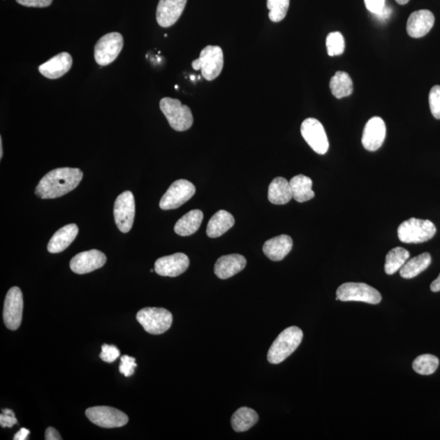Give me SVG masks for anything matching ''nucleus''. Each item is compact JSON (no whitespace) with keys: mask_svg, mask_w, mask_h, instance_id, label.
Segmentation results:
<instances>
[{"mask_svg":"<svg viewBox=\"0 0 440 440\" xmlns=\"http://www.w3.org/2000/svg\"><path fill=\"white\" fill-rule=\"evenodd\" d=\"M365 7L371 13L379 14L386 7V0H364Z\"/></svg>","mask_w":440,"mask_h":440,"instance_id":"obj_38","label":"nucleus"},{"mask_svg":"<svg viewBox=\"0 0 440 440\" xmlns=\"http://www.w3.org/2000/svg\"><path fill=\"white\" fill-rule=\"evenodd\" d=\"M124 37L120 33L105 34L97 41L94 47L96 62L101 66H106L114 62L124 47Z\"/></svg>","mask_w":440,"mask_h":440,"instance_id":"obj_8","label":"nucleus"},{"mask_svg":"<svg viewBox=\"0 0 440 440\" xmlns=\"http://www.w3.org/2000/svg\"><path fill=\"white\" fill-rule=\"evenodd\" d=\"M391 13H393V10H391L389 7L386 6L383 11H381L379 14L375 15V16L376 18H379L380 21L383 22L390 17Z\"/></svg>","mask_w":440,"mask_h":440,"instance_id":"obj_41","label":"nucleus"},{"mask_svg":"<svg viewBox=\"0 0 440 440\" xmlns=\"http://www.w3.org/2000/svg\"><path fill=\"white\" fill-rule=\"evenodd\" d=\"M46 440H61L60 434L58 433L56 429L52 427H48L45 432Z\"/></svg>","mask_w":440,"mask_h":440,"instance_id":"obj_40","label":"nucleus"},{"mask_svg":"<svg viewBox=\"0 0 440 440\" xmlns=\"http://www.w3.org/2000/svg\"><path fill=\"white\" fill-rule=\"evenodd\" d=\"M301 134L308 145L318 154H325L329 149L330 144L328 140L324 126L320 121L316 119H307L301 125Z\"/></svg>","mask_w":440,"mask_h":440,"instance_id":"obj_12","label":"nucleus"},{"mask_svg":"<svg viewBox=\"0 0 440 440\" xmlns=\"http://www.w3.org/2000/svg\"><path fill=\"white\" fill-rule=\"evenodd\" d=\"M293 198L298 203H305L315 197L312 180L306 175H298L290 181Z\"/></svg>","mask_w":440,"mask_h":440,"instance_id":"obj_26","label":"nucleus"},{"mask_svg":"<svg viewBox=\"0 0 440 440\" xmlns=\"http://www.w3.org/2000/svg\"><path fill=\"white\" fill-rule=\"evenodd\" d=\"M247 266V259L242 254H233L220 257L214 265V273L219 279L226 280Z\"/></svg>","mask_w":440,"mask_h":440,"instance_id":"obj_20","label":"nucleus"},{"mask_svg":"<svg viewBox=\"0 0 440 440\" xmlns=\"http://www.w3.org/2000/svg\"><path fill=\"white\" fill-rule=\"evenodd\" d=\"M386 129L385 122L380 117H374L367 122L362 145L368 151L374 152L381 148L386 138Z\"/></svg>","mask_w":440,"mask_h":440,"instance_id":"obj_16","label":"nucleus"},{"mask_svg":"<svg viewBox=\"0 0 440 440\" xmlns=\"http://www.w3.org/2000/svg\"><path fill=\"white\" fill-rule=\"evenodd\" d=\"M292 247V238L288 235L283 234L269 239L264 243L263 251L264 254L271 261H281L291 251Z\"/></svg>","mask_w":440,"mask_h":440,"instance_id":"obj_21","label":"nucleus"},{"mask_svg":"<svg viewBox=\"0 0 440 440\" xmlns=\"http://www.w3.org/2000/svg\"><path fill=\"white\" fill-rule=\"evenodd\" d=\"M189 266V258L183 253L161 257L155 262L154 271L161 277H175L183 274Z\"/></svg>","mask_w":440,"mask_h":440,"instance_id":"obj_15","label":"nucleus"},{"mask_svg":"<svg viewBox=\"0 0 440 440\" xmlns=\"http://www.w3.org/2000/svg\"><path fill=\"white\" fill-rule=\"evenodd\" d=\"M86 416L92 423L103 428L122 427L129 420L127 415L122 411L107 406L87 409Z\"/></svg>","mask_w":440,"mask_h":440,"instance_id":"obj_10","label":"nucleus"},{"mask_svg":"<svg viewBox=\"0 0 440 440\" xmlns=\"http://www.w3.org/2000/svg\"><path fill=\"white\" fill-rule=\"evenodd\" d=\"M3 140H2V137H0V159H3Z\"/></svg>","mask_w":440,"mask_h":440,"instance_id":"obj_44","label":"nucleus"},{"mask_svg":"<svg viewBox=\"0 0 440 440\" xmlns=\"http://www.w3.org/2000/svg\"><path fill=\"white\" fill-rule=\"evenodd\" d=\"M135 214L134 195L130 191H125L117 198L114 207L115 223L122 233L130 231L134 223Z\"/></svg>","mask_w":440,"mask_h":440,"instance_id":"obj_11","label":"nucleus"},{"mask_svg":"<svg viewBox=\"0 0 440 440\" xmlns=\"http://www.w3.org/2000/svg\"><path fill=\"white\" fill-rule=\"evenodd\" d=\"M234 217L226 210H219L215 213L207 225V234L209 237L217 238L233 227Z\"/></svg>","mask_w":440,"mask_h":440,"instance_id":"obj_23","label":"nucleus"},{"mask_svg":"<svg viewBox=\"0 0 440 440\" xmlns=\"http://www.w3.org/2000/svg\"><path fill=\"white\" fill-rule=\"evenodd\" d=\"M17 423V420L13 411L8 409H3L1 415H0V424H1V427L3 428H12L13 425Z\"/></svg>","mask_w":440,"mask_h":440,"instance_id":"obj_37","label":"nucleus"},{"mask_svg":"<svg viewBox=\"0 0 440 440\" xmlns=\"http://www.w3.org/2000/svg\"><path fill=\"white\" fill-rule=\"evenodd\" d=\"M83 177L78 168H63L52 170L43 176L36 186V194L42 199H53L71 192Z\"/></svg>","mask_w":440,"mask_h":440,"instance_id":"obj_1","label":"nucleus"},{"mask_svg":"<svg viewBox=\"0 0 440 440\" xmlns=\"http://www.w3.org/2000/svg\"><path fill=\"white\" fill-rule=\"evenodd\" d=\"M432 263V256L429 253H423L409 259L400 268V276L404 279H412L419 275Z\"/></svg>","mask_w":440,"mask_h":440,"instance_id":"obj_27","label":"nucleus"},{"mask_svg":"<svg viewBox=\"0 0 440 440\" xmlns=\"http://www.w3.org/2000/svg\"><path fill=\"white\" fill-rule=\"evenodd\" d=\"M410 257V253L402 247H396L391 249L386 254L385 263V272L388 275H393L396 272L404 265Z\"/></svg>","mask_w":440,"mask_h":440,"instance_id":"obj_30","label":"nucleus"},{"mask_svg":"<svg viewBox=\"0 0 440 440\" xmlns=\"http://www.w3.org/2000/svg\"><path fill=\"white\" fill-rule=\"evenodd\" d=\"M23 295L20 288L12 287L5 298L3 321L10 330H17L22 324L23 312Z\"/></svg>","mask_w":440,"mask_h":440,"instance_id":"obj_13","label":"nucleus"},{"mask_svg":"<svg viewBox=\"0 0 440 440\" xmlns=\"http://www.w3.org/2000/svg\"><path fill=\"white\" fill-rule=\"evenodd\" d=\"M439 360L437 356L430 354L419 355L413 363V369L420 375L433 374L438 369Z\"/></svg>","mask_w":440,"mask_h":440,"instance_id":"obj_31","label":"nucleus"},{"mask_svg":"<svg viewBox=\"0 0 440 440\" xmlns=\"http://www.w3.org/2000/svg\"><path fill=\"white\" fill-rule=\"evenodd\" d=\"M434 24V14L427 9L418 10L410 15L407 32L410 37L419 38L427 36Z\"/></svg>","mask_w":440,"mask_h":440,"instance_id":"obj_19","label":"nucleus"},{"mask_svg":"<svg viewBox=\"0 0 440 440\" xmlns=\"http://www.w3.org/2000/svg\"><path fill=\"white\" fill-rule=\"evenodd\" d=\"M332 94L337 99L349 96L353 92V82L349 73L344 71H337L332 77L330 82Z\"/></svg>","mask_w":440,"mask_h":440,"instance_id":"obj_29","label":"nucleus"},{"mask_svg":"<svg viewBox=\"0 0 440 440\" xmlns=\"http://www.w3.org/2000/svg\"><path fill=\"white\" fill-rule=\"evenodd\" d=\"M337 300L342 302H364L369 305H379L381 293L365 283L349 282L342 284L337 290Z\"/></svg>","mask_w":440,"mask_h":440,"instance_id":"obj_7","label":"nucleus"},{"mask_svg":"<svg viewBox=\"0 0 440 440\" xmlns=\"http://www.w3.org/2000/svg\"><path fill=\"white\" fill-rule=\"evenodd\" d=\"M107 258L105 254L97 249L81 252L71 259V270L76 273H89L105 265Z\"/></svg>","mask_w":440,"mask_h":440,"instance_id":"obj_14","label":"nucleus"},{"mask_svg":"<svg viewBox=\"0 0 440 440\" xmlns=\"http://www.w3.org/2000/svg\"><path fill=\"white\" fill-rule=\"evenodd\" d=\"M187 0H159L156 18L160 27L173 26L182 15Z\"/></svg>","mask_w":440,"mask_h":440,"instance_id":"obj_17","label":"nucleus"},{"mask_svg":"<svg viewBox=\"0 0 440 440\" xmlns=\"http://www.w3.org/2000/svg\"><path fill=\"white\" fill-rule=\"evenodd\" d=\"M137 365L134 357L129 355H122L121 357V364L119 365V371L122 374L125 376H131L134 374L135 369Z\"/></svg>","mask_w":440,"mask_h":440,"instance_id":"obj_35","label":"nucleus"},{"mask_svg":"<svg viewBox=\"0 0 440 440\" xmlns=\"http://www.w3.org/2000/svg\"><path fill=\"white\" fill-rule=\"evenodd\" d=\"M160 110L168 119L171 129L177 131H184L193 124L192 111L187 105L173 98L165 97L160 101Z\"/></svg>","mask_w":440,"mask_h":440,"instance_id":"obj_4","label":"nucleus"},{"mask_svg":"<svg viewBox=\"0 0 440 440\" xmlns=\"http://www.w3.org/2000/svg\"><path fill=\"white\" fill-rule=\"evenodd\" d=\"M409 1V0H395V2L400 5L407 4Z\"/></svg>","mask_w":440,"mask_h":440,"instance_id":"obj_45","label":"nucleus"},{"mask_svg":"<svg viewBox=\"0 0 440 440\" xmlns=\"http://www.w3.org/2000/svg\"><path fill=\"white\" fill-rule=\"evenodd\" d=\"M29 430L26 429V428H22L21 430H19V432L15 434V437L13 438L14 440H26L27 439L29 434Z\"/></svg>","mask_w":440,"mask_h":440,"instance_id":"obj_42","label":"nucleus"},{"mask_svg":"<svg viewBox=\"0 0 440 440\" xmlns=\"http://www.w3.org/2000/svg\"><path fill=\"white\" fill-rule=\"evenodd\" d=\"M73 59L70 53L61 52L38 67L41 75L49 80H57L70 71Z\"/></svg>","mask_w":440,"mask_h":440,"instance_id":"obj_18","label":"nucleus"},{"mask_svg":"<svg viewBox=\"0 0 440 440\" xmlns=\"http://www.w3.org/2000/svg\"><path fill=\"white\" fill-rule=\"evenodd\" d=\"M269 202L274 205H285L293 198L290 181L277 177L272 181L268 188Z\"/></svg>","mask_w":440,"mask_h":440,"instance_id":"obj_24","label":"nucleus"},{"mask_svg":"<svg viewBox=\"0 0 440 440\" xmlns=\"http://www.w3.org/2000/svg\"><path fill=\"white\" fill-rule=\"evenodd\" d=\"M78 233V228L75 223L66 225L59 229L48 242V252L57 254L65 251L75 241Z\"/></svg>","mask_w":440,"mask_h":440,"instance_id":"obj_22","label":"nucleus"},{"mask_svg":"<svg viewBox=\"0 0 440 440\" xmlns=\"http://www.w3.org/2000/svg\"><path fill=\"white\" fill-rule=\"evenodd\" d=\"M120 356V351L114 345L104 344L102 346L101 359L107 363H112Z\"/></svg>","mask_w":440,"mask_h":440,"instance_id":"obj_36","label":"nucleus"},{"mask_svg":"<svg viewBox=\"0 0 440 440\" xmlns=\"http://www.w3.org/2000/svg\"><path fill=\"white\" fill-rule=\"evenodd\" d=\"M397 233L401 242L418 244L432 239L437 227L428 219L411 218L399 225Z\"/></svg>","mask_w":440,"mask_h":440,"instance_id":"obj_3","label":"nucleus"},{"mask_svg":"<svg viewBox=\"0 0 440 440\" xmlns=\"http://www.w3.org/2000/svg\"><path fill=\"white\" fill-rule=\"evenodd\" d=\"M258 415L252 409L242 407L233 415L232 427L236 432H244L258 423Z\"/></svg>","mask_w":440,"mask_h":440,"instance_id":"obj_28","label":"nucleus"},{"mask_svg":"<svg viewBox=\"0 0 440 440\" xmlns=\"http://www.w3.org/2000/svg\"><path fill=\"white\" fill-rule=\"evenodd\" d=\"M203 220V213L200 210H193L185 214L175 225V232L179 236L193 235L199 229Z\"/></svg>","mask_w":440,"mask_h":440,"instance_id":"obj_25","label":"nucleus"},{"mask_svg":"<svg viewBox=\"0 0 440 440\" xmlns=\"http://www.w3.org/2000/svg\"><path fill=\"white\" fill-rule=\"evenodd\" d=\"M430 109L437 119H440V86H434L429 94Z\"/></svg>","mask_w":440,"mask_h":440,"instance_id":"obj_34","label":"nucleus"},{"mask_svg":"<svg viewBox=\"0 0 440 440\" xmlns=\"http://www.w3.org/2000/svg\"><path fill=\"white\" fill-rule=\"evenodd\" d=\"M195 71L202 72L205 80L212 81L221 73L223 67V53L219 46L209 45L203 49L200 57L192 62Z\"/></svg>","mask_w":440,"mask_h":440,"instance_id":"obj_6","label":"nucleus"},{"mask_svg":"<svg viewBox=\"0 0 440 440\" xmlns=\"http://www.w3.org/2000/svg\"><path fill=\"white\" fill-rule=\"evenodd\" d=\"M326 48L330 57L339 56L344 52L345 41L339 31L331 32L326 38Z\"/></svg>","mask_w":440,"mask_h":440,"instance_id":"obj_33","label":"nucleus"},{"mask_svg":"<svg viewBox=\"0 0 440 440\" xmlns=\"http://www.w3.org/2000/svg\"><path fill=\"white\" fill-rule=\"evenodd\" d=\"M136 320L151 335H161L173 325V314L165 308L145 307L137 313Z\"/></svg>","mask_w":440,"mask_h":440,"instance_id":"obj_5","label":"nucleus"},{"mask_svg":"<svg viewBox=\"0 0 440 440\" xmlns=\"http://www.w3.org/2000/svg\"><path fill=\"white\" fill-rule=\"evenodd\" d=\"M302 337L303 332L297 326H291L282 331L269 349V363L278 365L286 360L300 345Z\"/></svg>","mask_w":440,"mask_h":440,"instance_id":"obj_2","label":"nucleus"},{"mask_svg":"<svg viewBox=\"0 0 440 440\" xmlns=\"http://www.w3.org/2000/svg\"><path fill=\"white\" fill-rule=\"evenodd\" d=\"M16 1L29 8H47L52 3V0H16Z\"/></svg>","mask_w":440,"mask_h":440,"instance_id":"obj_39","label":"nucleus"},{"mask_svg":"<svg viewBox=\"0 0 440 440\" xmlns=\"http://www.w3.org/2000/svg\"><path fill=\"white\" fill-rule=\"evenodd\" d=\"M290 0H267L268 17L272 22H280L286 17Z\"/></svg>","mask_w":440,"mask_h":440,"instance_id":"obj_32","label":"nucleus"},{"mask_svg":"<svg viewBox=\"0 0 440 440\" xmlns=\"http://www.w3.org/2000/svg\"><path fill=\"white\" fill-rule=\"evenodd\" d=\"M430 291L434 293L440 291V274L430 285Z\"/></svg>","mask_w":440,"mask_h":440,"instance_id":"obj_43","label":"nucleus"},{"mask_svg":"<svg viewBox=\"0 0 440 440\" xmlns=\"http://www.w3.org/2000/svg\"><path fill=\"white\" fill-rule=\"evenodd\" d=\"M195 193V186L189 181L176 180L161 198L160 208L166 210L177 209L192 198Z\"/></svg>","mask_w":440,"mask_h":440,"instance_id":"obj_9","label":"nucleus"}]
</instances>
